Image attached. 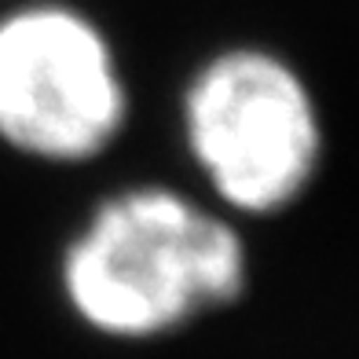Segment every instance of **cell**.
<instances>
[{
	"instance_id": "cell-3",
	"label": "cell",
	"mask_w": 359,
	"mask_h": 359,
	"mask_svg": "<svg viewBox=\"0 0 359 359\" xmlns=\"http://www.w3.org/2000/svg\"><path fill=\"white\" fill-rule=\"evenodd\" d=\"M125 81L100 26L67 4L0 19V140L26 158L74 165L118 140Z\"/></svg>"
},
{
	"instance_id": "cell-2",
	"label": "cell",
	"mask_w": 359,
	"mask_h": 359,
	"mask_svg": "<svg viewBox=\"0 0 359 359\" xmlns=\"http://www.w3.org/2000/svg\"><path fill=\"white\" fill-rule=\"evenodd\" d=\"M187 151L235 213L268 217L308 191L323 154L304 77L264 48L209 59L184 92Z\"/></svg>"
},
{
	"instance_id": "cell-1",
	"label": "cell",
	"mask_w": 359,
	"mask_h": 359,
	"mask_svg": "<svg viewBox=\"0 0 359 359\" xmlns=\"http://www.w3.org/2000/svg\"><path fill=\"white\" fill-rule=\"evenodd\" d=\"M250 279L246 242L172 187H128L62 253V293L103 337L151 341L227 308Z\"/></svg>"
}]
</instances>
